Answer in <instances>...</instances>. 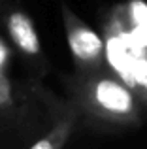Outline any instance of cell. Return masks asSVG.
Wrapping results in <instances>:
<instances>
[{
    "instance_id": "obj_7",
    "label": "cell",
    "mask_w": 147,
    "mask_h": 149,
    "mask_svg": "<svg viewBox=\"0 0 147 149\" xmlns=\"http://www.w3.org/2000/svg\"><path fill=\"white\" fill-rule=\"evenodd\" d=\"M130 83L132 85H138V87H141V91L147 95V61L144 57L141 58H136V62H134L132 70H130Z\"/></svg>"
},
{
    "instance_id": "obj_4",
    "label": "cell",
    "mask_w": 147,
    "mask_h": 149,
    "mask_svg": "<svg viewBox=\"0 0 147 149\" xmlns=\"http://www.w3.org/2000/svg\"><path fill=\"white\" fill-rule=\"evenodd\" d=\"M40 87H28L13 81L8 74H0V123L19 121L30 111L32 96H40Z\"/></svg>"
},
{
    "instance_id": "obj_1",
    "label": "cell",
    "mask_w": 147,
    "mask_h": 149,
    "mask_svg": "<svg viewBox=\"0 0 147 149\" xmlns=\"http://www.w3.org/2000/svg\"><path fill=\"white\" fill-rule=\"evenodd\" d=\"M68 93L76 113L110 127H130L141 119L140 104L128 87L111 70L76 74L68 81Z\"/></svg>"
},
{
    "instance_id": "obj_3",
    "label": "cell",
    "mask_w": 147,
    "mask_h": 149,
    "mask_svg": "<svg viewBox=\"0 0 147 149\" xmlns=\"http://www.w3.org/2000/svg\"><path fill=\"white\" fill-rule=\"evenodd\" d=\"M6 32L10 42L23 57L28 61V64L36 66L38 70L47 68V61L42 51V42L38 36V30L34 26L32 19L23 10H10L6 13Z\"/></svg>"
},
{
    "instance_id": "obj_8",
    "label": "cell",
    "mask_w": 147,
    "mask_h": 149,
    "mask_svg": "<svg viewBox=\"0 0 147 149\" xmlns=\"http://www.w3.org/2000/svg\"><path fill=\"white\" fill-rule=\"evenodd\" d=\"M8 62H10V47L0 40V74H6Z\"/></svg>"
},
{
    "instance_id": "obj_2",
    "label": "cell",
    "mask_w": 147,
    "mask_h": 149,
    "mask_svg": "<svg viewBox=\"0 0 147 149\" xmlns=\"http://www.w3.org/2000/svg\"><path fill=\"white\" fill-rule=\"evenodd\" d=\"M60 11H62L68 49L77 66V74L102 70L106 62V44L100 38V34L89 25H85L66 4L60 6Z\"/></svg>"
},
{
    "instance_id": "obj_5",
    "label": "cell",
    "mask_w": 147,
    "mask_h": 149,
    "mask_svg": "<svg viewBox=\"0 0 147 149\" xmlns=\"http://www.w3.org/2000/svg\"><path fill=\"white\" fill-rule=\"evenodd\" d=\"M76 121H77L76 109H74L72 106L70 108H64L62 111L59 113L55 125H53L40 140H36L28 149H62L64 143L70 138Z\"/></svg>"
},
{
    "instance_id": "obj_6",
    "label": "cell",
    "mask_w": 147,
    "mask_h": 149,
    "mask_svg": "<svg viewBox=\"0 0 147 149\" xmlns=\"http://www.w3.org/2000/svg\"><path fill=\"white\" fill-rule=\"evenodd\" d=\"M130 21L134 26V34L140 38V42L147 49V4L140 0L130 4Z\"/></svg>"
}]
</instances>
